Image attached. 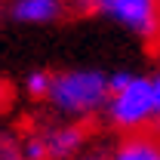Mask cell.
<instances>
[{"mask_svg":"<svg viewBox=\"0 0 160 160\" xmlns=\"http://www.w3.org/2000/svg\"><path fill=\"white\" fill-rule=\"evenodd\" d=\"M19 160H28V157H25V154H22V157H19Z\"/></svg>","mask_w":160,"mask_h":160,"instance_id":"cell-12","label":"cell"},{"mask_svg":"<svg viewBox=\"0 0 160 160\" xmlns=\"http://www.w3.org/2000/svg\"><path fill=\"white\" fill-rule=\"evenodd\" d=\"M136 74H129V71H114L111 77H108V86H111V92H120L123 86H129Z\"/></svg>","mask_w":160,"mask_h":160,"instance_id":"cell-9","label":"cell"},{"mask_svg":"<svg viewBox=\"0 0 160 160\" xmlns=\"http://www.w3.org/2000/svg\"><path fill=\"white\" fill-rule=\"evenodd\" d=\"M43 142H46V151H49V160H68L74 157L83 145V129L74 126V123H62V126H49L43 132Z\"/></svg>","mask_w":160,"mask_h":160,"instance_id":"cell-4","label":"cell"},{"mask_svg":"<svg viewBox=\"0 0 160 160\" xmlns=\"http://www.w3.org/2000/svg\"><path fill=\"white\" fill-rule=\"evenodd\" d=\"M22 154L28 160H49V151H46V142H43V132L37 136H28L22 142Z\"/></svg>","mask_w":160,"mask_h":160,"instance_id":"cell-8","label":"cell"},{"mask_svg":"<svg viewBox=\"0 0 160 160\" xmlns=\"http://www.w3.org/2000/svg\"><path fill=\"white\" fill-rule=\"evenodd\" d=\"M105 114H108V120L117 129H139L148 120H154L157 111H154L151 77H132L129 86H123L120 92H111Z\"/></svg>","mask_w":160,"mask_h":160,"instance_id":"cell-3","label":"cell"},{"mask_svg":"<svg viewBox=\"0 0 160 160\" xmlns=\"http://www.w3.org/2000/svg\"><path fill=\"white\" fill-rule=\"evenodd\" d=\"M49 105L68 114V117H92L108 108L111 99V86H108V74L92 71V68H77V71H62L52 77V89H49Z\"/></svg>","mask_w":160,"mask_h":160,"instance_id":"cell-1","label":"cell"},{"mask_svg":"<svg viewBox=\"0 0 160 160\" xmlns=\"http://www.w3.org/2000/svg\"><path fill=\"white\" fill-rule=\"evenodd\" d=\"M52 77H56V74H46V71H34V74H28V80H25L28 96H34V99H46L49 89H52Z\"/></svg>","mask_w":160,"mask_h":160,"instance_id":"cell-7","label":"cell"},{"mask_svg":"<svg viewBox=\"0 0 160 160\" xmlns=\"http://www.w3.org/2000/svg\"><path fill=\"white\" fill-rule=\"evenodd\" d=\"M111 160H160V142L148 139V136H129L120 142Z\"/></svg>","mask_w":160,"mask_h":160,"instance_id":"cell-6","label":"cell"},{"mask_svg":"<svg viewBox=\"0 0 160 160\" xmlns=\"http://www.w3.org/2000/svg\"><path fill=\"white\" fill-rule=\"evenodd\" d=\"M151 86H154V111H157V120H160V71L151 77Z\"/></svg>","mask_w":160,"mask_h":160,"instance_id":"cell-10","label":"cell"},{"mask_svg":"<svg viewBox=\"0 0 160 160\" xmlns=\"http://www.w3.org/2000/svg\"><path fill=\"white\" fill-rule=\"evenodd\" d=\"M80 12H99L145 40L160 34V0H74Z\"/></svg>","mask_w":160,"mask_h":160,"instance_id":"cell-2","label":"cell"},{"mask_svg":"<svg viewBox=\"0 0 160 160\" xmlns=\"http://www.w3.org/2000/svg\"><path fill=\"white\" fill-rule=\"evenodd\" d=\"M62 12V0H16L12 16L25 25H46L56 22Z\"/></svg>","mask_w":160,"mask_h":160,"instance_id":"cell-5","label":"cell"},{"mask_svg":"<svg viewBox=\"0 0 160 160\" xmlns=\"http://www.w3.org/2000/svg\"><path fill=\"white\" fill-rule=\"evenodd\" d=\"M83 160H105V157H83Z\"/></svg>","mask_w":160,"mask_h":160,"instance_id":"cell-11","label":"cell"}]
</instances>
